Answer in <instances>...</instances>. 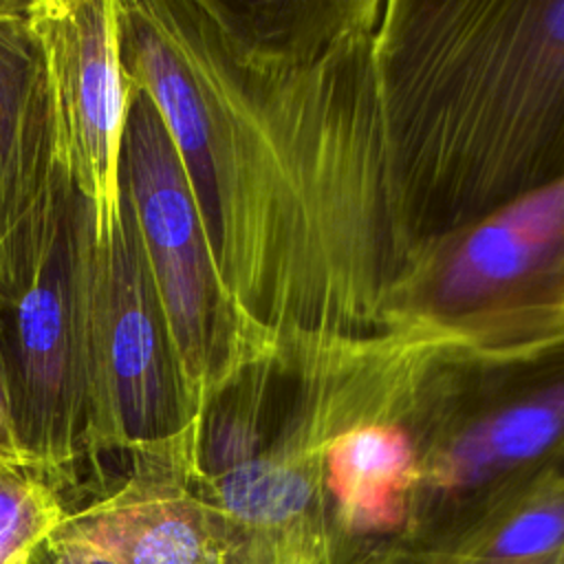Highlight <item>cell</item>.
Segmentation results:
<instances>
[{
  "label": "cell",
  "mask_w": 564,
  "mask_h": 564,
  "mask_svg": "<svg viewBox=\"0 0 564 564\" xmlns=\"http://www.w3.org/2000/svg\"><path fill=\"white\" fill-rule=\"evenodd\" d=\"M48 55L62 156L97 223L119 212V154L128 79L115 0H33Z\"/></svg>",
  "instance_id": "8"
},
{
  "label": "cell",
  "mask_w": 564,
  "mask_h": 564,
  "mask_svg": "<svg viewBox=\"0 0 564 564\" xmlns=\"http://www.w3.org/2000/svg\"><path fill=\"white\" fill-rule=\"evenodd\" d=\"M0 460H11V463H24L15 438H13V427H11V412H9V399H7V386L4 377L0 370ZM26 465V463H24Z\"/></svg>",
  "instance_id": "14"
},
{
  "label": "cell",
  "mask_w": 564,
  "mask_h": 564,
  "mask_svg": "<svg viewBox=\"0 0 564 564\" xmlns=\"http://www.w3.org/2000/svg\"><path fill=\"white\" fill-rule=\"evenodd\" d=\"M123 456V474L68 505L55 531L119 564H218L205 509L187 480V432Z\"/></svg>",
  "instance_id": "9"
},
{
  "label": "cell",
  "mask_w": 564,
  "mask_h": 564,
  "mask_svg": "<svg viewBox=\"0 0 564 564\" xmlns=\"http://www.w3.org/2000/svg\"><path fill=\"white\" fill-rule=\"evenodd\" d=\"M432 564H564V553L544 557V560H527V562H487V560H438Z\"/></svg>",
  "instance_id": "15"
},
{
  "label": "cell",
  "mask_w": 564,
  "mask_h": 564,
  "mask_svg": "<svg viewBox=\"0 0 564 564\" xmlns=\"http://www.w3.org/2000/svg\"><path fill=\"white\" fill-rule=\"evenodd\" d=\"M97 212L62 150L0 242V370L22 460L62 496L90 463V308Z\"/></svg>",
  "instance_id": "4"
},
{
  "label": "cell",
  "mask_w": 564,
  "mask_h": 564,
  "mask_svg": "<svg viewBox=\"0 0 564 564\" xmlns=\"http://www.w3.org/2000/svg\"><path fill=\"white\" fill-rule=\"evenodd\" d=\"M119 57L185 167L253 346L390 333L408 267L383 139L381 0H115Z\"/></svg>",
  "instance_id": "1"
},
{
  "label": "cell",
  "mask_w": 564,
  "mask_h": 564,
  "mask_svg": "<svg viewBox=\"0 0 564 564\" xmlns=\"http://www.w3.org/2000/svg\"><path fill=\"white\" fill-rule=\"evenodd\" d=\"M31 564H119L112 557L104 555L101 551L66 538L57 531L40 546Z\"/></svg>",
  "instance_id": "13"
},
{
  "label": "cell",
  "mask_w": 564,
  "mask_h": 564,
  "mask_svg": "<svg viewBox=\"0 0 564 564\" xmlns=\"http://www.w3.org/2000/svg\"><path fill=\"white\" fill-rule=\"evenodd\" d=\"M57 152L55 90L33 0H0V242L42 194Z\"/></svg>",
  "instance_id": "10"
},
{
  "label": "cell",
  "mask_w": 564,
  "mask_h": 564,
  "mask_svg": "<svg viewBox=\"0 0 564 564\" xmlns=\"http://www.w3.org/2000/svg\"><path fill=\"white\" fill-rule=\"evenodd\" d=\"M64 513L62 489L46 474L0 460V564H31Z\"/></svg>",
  "instance_id": "12"
},
{
  "label": "cell",
  "mask_w": 564,
  "mask_h": 564,
  "mask_svg": "<svg viewBox=\"0 0 564 564\" xmlns=\"http://www.w3.org/2000/svg\"><path fill=\"white\" fill-rule=\"evenodd\" d=\"M557 553H564V471L549 474L498 505L432 562H527Z\"/></svg>",
  "instance_id": "11"
},
{
  "label": "cell",
  "mask_w": 564,
  "mask_h": 564,
  "mask_svg": "<svg viewBox=\"0 0 564 564\" xmlns=\"http://www.w3.org/2000/svg\"><path fill=\"white\" fill-rule=\"evenodd\" d=\"M401 412L419 480L399 564H430L498 505L564 471V328L507 346L432 333Z\"/></svg>",
  "instance_id": "3"
},
{
  "label": "cell",
  "mask_w": 564,
  "mask_h": 564,
  "mask_svg": "<svg viewBox=\"0 0 564 564\" xmlns=\"http://www.w3.org/2000/svg\"><path fill=\"white\" fill-rule=\"evenodd\" d=\"M375 64L408 258L564 181V0H381Z\"/></svg>",
  "instance_id": "2"
},
{
  "label": "cell",
  "mask_w": 564,
  "mask_h": 564,
  "mask_svg": "<svg viewBox=\"0 0 564 564\" xmlns=\"http://www.w3.org/2000/svg\"><path fill=\"white\" fill-rule=\"evenodd\" d=\"M119 189L167 313L183 368L198 397L256 348L227 297L172 134L152 97L130 84Z\"/></svg>",
  "instance_id": "7"
},
{
  "label": "cell",
  "mask_w": 564,
  "mask_h": 564,
  "mask_svg": "<svg viewBox=\"0 0 564 564\" xmlns=\"http://www.w3.org/2000/svg\"><path fill=\"white\" fill-rule=\"evenodd\" d=\"M386 315L476 346L564 328V181L416 247Z\"/></svg>",
  "instance_id": "5"
},
{
  "label": "cell",
  "mask_w": 564,
  "mask_h": 564,
  "mask_svg": "<svg viewBox=\"0 0 564 564\" xmlns=\"http://www.w3.org/2000/svg\"><path fill=\"white\" fill-rule=\"evenodd\" d=\"M90 368V465L108 454L172 443L189 430L200 397L183 368L121 189L119 212L97 223Z\"/></svg>",
  "instance_id": "6"
}]
</instances>
